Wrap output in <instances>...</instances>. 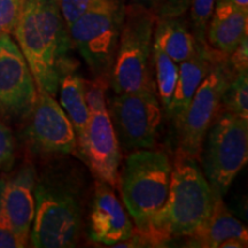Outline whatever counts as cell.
Returning <instances> with one entry per match:
<instances>
[{"instance_id": "obj_22", "label": "cell", "mask_w": 248, "mask_h": 248, "mask_svg": "<svg viewBox=\"0 0 248 248\" xmlns=\"http://www.w3.org/2000/svg\"><path fill=\"white\" fill-rule=\"evenodd\" d=\"M109 82V77L104 76H94L92 79L84 78V97L90 113L107 109L106 90Z\"/></svg>"}, {"instance_id": "obj_27", "label": "cell", "mask_w": 248, "mask_h": 248, "mask_svg": "<svg viewBox=\"0 0 248 248\" xmlns=\"http://www.w3.org/2000/svg\"><path fill=\"white\" fill-rule=\"evenodd\" d=\"M27 247L9 225L4 214L0 212V248Z\"/></svg>"}, {"instance_id": "obj_23", "label": "cell", "mask_w": 248, "mask_h": 248, "mask_svg": "<svg viewBox=\"0 0 248 248\" xmlns=\"http://www.w3.org/2000/svg\"><path fill=\"white\" fill-rule=\"evenodd\" d=\"M215 0H191V28L198 42H207L206 29Z\"/></svg>"}, {"instance_id": "obj_31", "label": "cell", "mask_w": 248, "mask_h": 248, "mask_svg": "<svg viewBox=\"0 0 248 248\" xmlns=\"http://www.w3.org/2000/svg\"><path fill=\"white\" fill-rule=\"evenodd\" d=\"M233 4L244 11H248V0H231Z\"/></svg>"}, {"instance_id": "obj_5", "label": "cell", "mask_w": 248, "mask_h": 248, "mask_svg": "<svg viewBox=\"0 0 248 248\" xmlns=\"http://www.w3.org/2000/svg\"><path fill=\"white\" fill-rule=\"evenodd\" d=\"M155 14L139 5H125L117 51L110 71L114 93L137 92L154 85L151 79Z\"/></svg>"}, {"instance_id": "obj_18", "label": "cell", "mask_w": 248, "mask_h": 248, "mask_svg": "<svg viewBox=\"0 0 248 248\" xmlns=\"http://www.w3.org/2000/svg\"><path fill=\"white\" fill-rule=\"evenodd\" d=\"M187 238H190V247L218 248L223 241L230 238L248 241V232L246 226L229 212L223 198L214 195L212 213L208 218Z\"/></svg>"}, {"instance_id": "obj_17", "label": "cell", "mask_w": 248, "mask_h": 248, "mask_svg": "<svg viewBox=\"0 0 248 248\" xmlns=\"http://www.w3.org/2000/svg\"><path fill=\"white\" fill-rule=\"evenodd\" d=\"M248 11L237 7L231 0H215L206 29L210 47L229 57L247 37Z\"/></svg>"}, {"instance_id": "obj_8", "label": "cell", "mask_w": 248, "mask_h": 248, "mask_svg": "<svg viewBox=\"0 0 248 248\" xmlns=\"http://www.w3.org/2000/svg\"><path fill=\"white\" fill-rule=\"evenodd\" d=\"M107 111L121 151L154 148L162 122V106L154 85L137 92L115 93L108 100Z\"/></svg>"}, {"instance_id": "obj_30", "label": "cell", "mask_w": 248, "mask_h": 248, "mask_svg": "<svg viewBox=\"0 0 248 248\" xmlns=\"http://www.w3.org/2000/svg\"><path fill=\"white\" fill-rule=\"evenodd\" d=\"M247 247V241L238 239V238H230L219 245L218 248H243Z\"/></svg>"}, {"instance_id": "obj_2", "label": "cell", "mask_w": 248, "mask_h": 248, "mask_svg": "<svg viewBox=\"0 0 248 248\" xmlns=\"http://www.w3.org/2000/svg\"><path fill=\"white\" fill-rule=\"evenodd\" d=\"M213 202V190L197 159L177 152L166 202L139 234L152 247L190 237L208 218Z\"/></svg>"}, {"instance_id": "obj_19", "label": "cell", "mask_w": 248, "mask_h": 248, "mask_svg": "<svg viewBox=\"0 0 248 248\" xmlns=\"http://www.w3.org/2000/svg\"><path fill=\"white\" fill-rule=\"evenodd\" d=\"M153 44L159 46L176 63L187 60L194 53L198 40L183 15L157 17L155 20Z\"/></svg>"}, {"instance_id": "obj_4", "label": "cell", "mask_w": 248, "mask_h": 248, "mask_svg": "<svg viewBox=\"0 0 248 248\" xmlns=\"http://www.w3.org/2000/svg\"><path fill=\"white\" fill-rule=\"evenodd\" d=\"M172 163L166 152L146 148L129 153L119 171L117 186L138 233L166 202Z\"/></svg>"}, {"instance_id": "obj_15", "label": "cell", "mask_w": 248, "mask_h": 248, "mask_svg": "<svg viewBox=\"0 0 248 248\" xmlns=\"http://www.w3.org/2000/svg\"><path fill=\"white\" fill-rule=\"evenodd\" d=\"M218 51L210 47L207 42H198L194 53L178 64L179 74L173 97L167 116L175 124H181L186 109L204 77L207 76Z\"/></svg>"}, {"instance_id": "obj_7", "label": "cell", "mask_w": 248, "mask_h": 248, "mask_svg": "<svg viewBox=\"0 0 248 248\" xmlns=\"http://www.w3.org/2000/svg\"><path fill=\"white\" fill-rule=\"evenodd\" d=\"M124 14L122 0H99L68 27L71 46L84 59L93 77L110 78Z\"/></svg>"}, {"instance_id": "obj_10", "label": "cell", "mask_w": 248, "mask_h": 248, "mask_svg": "<svg viewBox=\"0 0 248 248\" xmlns=\"http://www.w3.org/2000/svg\"><path fill=\"white\" fill-rule=\"evenodd\" d=\"M37 94L32 73L17 43L9 33H0V115L24 119Z\"/></svg>"}, {"instance_id": "obj_16", "label": "cell", "mask_w": 248, "mask_h": 248, "mask_svg": "<svg viewBox=\"0 0 248 248\" xmlns=\"http://www.w3.org/2000/svg\"><path fill=\"white\" fill-rule=\"evenodd\" d=\"M84 78L78 71V62L69 57L63 59L59 68L60 105L69 117L77 137V146L80 151L85 144L90 111L84 97Z\"/></svg>"}, {"instance_id": "obj_14", "label": "cell", "mask_w": 248, "mask_h": 248, "mask_svg": "<svg viewBox=\"0 0 248 248\" xmlns=\"http://www.w3.org/2000/svg\"><path fill=\"white\" fill-rule=\"evenodd\" d=\"M88 231L93 243L111 247L128 239L135 232V225L113 187L99 179L90 207Z\"/></svg>"}, {"instance_id": "obj_9", "label": "cell", "mask_w": 248, "mask_h": 248, "mask_svg": "<svg viewBox=\"0 0 248 248\" xmlns=\"http://www.w3.org/2000/svg\"><path fill=\"white\" fill-rule=\"evenodd\" d=\"M234 75L228 57L218 52L177 128L179 153L199 159L204 136L222 109V95Z\"/></svg>"}, {"instance_id": "obj_28", "label": "cell", "mask_w": 248, "mask_h": 248, "mask_svg": "<svg viewBox=\"0 0 248 248\" xmlns=\"http://www.w3.org/2000/svg\"><path fill=\"white\" fill-rule=\"evenodd\" d=\"M229 64H230L232 71L234 74L240 73V71L248 70V38L241 40L240 44L237 46L232 53L228 57Z\"/></svg>"}, {"instance_id": "obj_25", "label": "cell", "mask_w": 248, "mask_h": 248, "mask_svg": "<svg viewBox=\"0 0 248 248\" xmlns=\"http://www.w3.org/2000/svg\"><path fill=\"white\" fill-rule=\"evenodd\" d=\"M60 11L67 28L73 24L80 15L97 4L99 0H58Z\"/></svg>"}, {"instance_id": "obj_11", "label": "cell", "mask_w": 248, "mask_h": 248, "mask_svg": "<svg viewBox=\"0 0 248 248\" xmlns=\"http://www.w3.org/2000/svg\"><path fill=\"white\" fill-rule=\"evenodd\" d=\"M26 137L37 153L70 155L77 151V137L73 124L53 95L38 92L27 116Z\"/></svg>"}, {"instance_id": "obj_13", "label": "cell", "mask_w": 248, "mask_h": 248, "mask_svg": "<svg viewBox=\"0 0 248 248\" xmlns=\"http://www.w3.org/2000/svg\"><path fill=\"white\" fill-rule=\"evenodd\" d=\"M36 181V170L31 164L0 178V212L26 246L30 243L35 217Z\"/></svg>"}, {"instance_id": "obj_3", "label": "cell", "mask_w": 248, "mask_h": 248, "mask_svg": "<svg viewBox=\"0 0 248 248\" xmlns=\"http://www.w3.org/2000/svg\"><path fill=\"white\" fill-rule=\"evenodd\" d=\"M13 33L38 92L55 97L59 68L73 47L58 0H23Z\"/></svg>"}, {"instance_id": "obj_6", "label": "cell", "mask_w": 248, "mask_h": 248, "mask_svg": "<svg viewBox=\"0 0 248 248\" xmlns=\"http://www.w3.org/2000/svg\"><path fill=\"white\" fill-rule=\"evenodd\" d=\"M199 159L214 195L224 197L248 160V120L219 110L204 136Z\"/></svg>"}, {"instance_id": "obj_12", "label": "cell", "mask_w": 248, "mask_h": 248, "mask_svg": "<svg viewBox=\"0 0 248 248\" xmlns=\"http://www.w3.org/2000/svg\"><path fill=\"white\" fill-rule=\"evenodd\" d=\"M107 109L90 113L85 144L80 154L84 156L95 179L111 187L117 186L122 153Z\"/></svg>"}, {"instance_id": "obj_29", "label": "cell", "mask_w": 248, "mask_h": 248, "mask_svg": "<svg viewBox=\"0 0 248 248\" xmlns=\"http://www.w3.org/2000/svg\"><path fill=\"white\" fill-rule=\"evenodd\" d=\"M164 0H130V4L139 5L141 7H145L150 9L154 13L157 8L160 7V5L162 4Z\"/></svg>"}, {"instance_id": "obj_24", "label": "cell", "mask_w": 248, "mask_h": 248, "mask_svg": "<svg viewBox=\"0 0 248 248\" xmlns=\"http://www.w3.org/2000/svg\"><path fill=\"white\" fill-rule=\"evenodd\" d=\"M22 2L23 0H0V33H13Z\"/></svg>"}, {"instance_id": "obj_21", "label": "cell", "mask_w": 248, "mask_h": 248, "mask_svg": "<svg viewBox=\"0 0 248 248\" xmlns=\"http://www.w3.org/2000/svg\"><path fill=\"white\" fill-rule=\"evenodd\" d=\"M221 108L248 120V70L232 77L222 95Z\"/></svg>"}, {"instance_id": "obj_1", "label": "cell", "mask_w": 248, "mask_h": 248, "mask_svg": "<svg viewBox=\"0 0 248 248\" xmlns=\"http://www.w3.org/2000/svg\"><path fill=\"white\" fill-rule=\"evenodd\" d=\"M84 183L73 167L48 169L35 185V217L30 243L37 248L78 245L83 232Z\"/></svg>"}, {"instance_id": "obj_20", "label": "cell", "mask_w": 248, "mask_h": 248, "mask_svg": "<svg viewBox=\"0 0 248 248\" xmlns=\"http://www.w3.org/2000/svg\"><path fill=\"white\" fill-rule=\"evenodd\" d=\"M152 63L155 69L157 97H159L162 109L167 113L173 97L176 84H177L179 74L178 63H176L159 46L154 44L152 48Z\"/></svg>"}, {"instance_id": "obj_26", "label": "cell", "mask_w": 248, "mask_h": 248, "mask_svg": "<svg viewBox=\"0 0 248 248\" xmlns=\"http://www.w3.org/2000/svg\"><path fill=\"white\" fill-rule=\"evenodd\" d=\"M15 156V139L12 130L0 121V169L12 166Z\"/></svg>"}]
</instances>
